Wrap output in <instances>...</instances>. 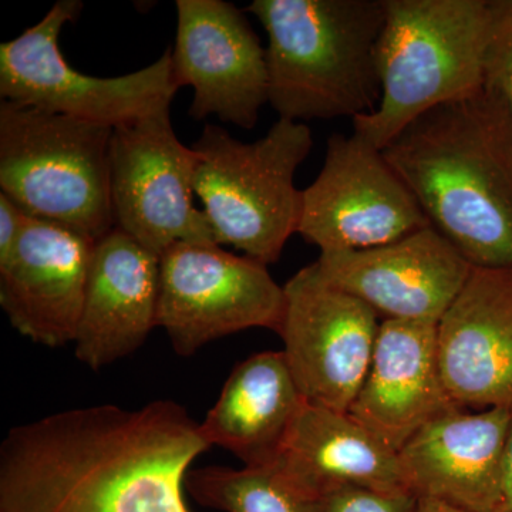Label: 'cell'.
Listing matches in <instances>:
<instances>
[{
  "label": "cell",
  "mask_w": 512,
  "mask_h": 512,
  "mask_svg": "<svg viewBox=\"0 0 512 512\" xmlns=\"http://www.w3.org/2000/svg\"><path fill=\"white\" fill-rule=\"evenodd\" d=\"M173 69L190 86V117L217 116L251 130L268 103L266 52L245 10L224 0H177Z\"/></svg>",
  "instance_id": "7c38bea8"
},
{
  "label": "cell",
  "mask_w": 512,
  "mask_h": 512,
  "mask_svg": "<svg viewBox=\"0 0 512 512\" xmlns=\"http://www.w3.org/2000/svg\"><path fill=\"white\" fill-rule=\"evenodd\" d=\"M320 271L383 320L439 323L473 265L433 227L363 251L322 252Z\"/></svg>",
  "instance_id": "4fadbf2b"
},
{
  "label": "cell",
  "mask_w": 512,
  "mask_h": 512,
  "mask_svg": "<svg viewBox=\"0 0 512 512\" xmlns=\"http://www.w3.org/2000/svg\"><path fill=\"white\" fill-rule=\"evenodd\" d=\"M160 256L114 227L94 245L77 360L97 372L136 352L158 323Z\"/></svg>",
  "instance_id": "ac0fdd59"
},
{
  "label": "cell",
  "mask_w": 512,
  "mask_h": 512,
  "mask_svg": "<svg viewBox=\"0 0 512 512\" xmlns=\"http://www.w3.org/2000/svg\"><path fill=\"white\" fill-rule=\"evenodd\" d=\"M417 497L407 491L345 487L322 500L323 512H414Z\"/></svg>",
  "instance_id": "603a6c76"
},
{
  "label": "cell",
  "mask_w": 512,
  "mask_h": 512,
  "mask_svg": "<svg viewBox=\"0 0 512 512\" xmlns=\"http://www.w3.org/2000/svg\"><path fill=\"white\" fill-rule=\"evenodd\" d=\"M490 13L483 92L512 124V0H490Z\"/></svg>",
  "instance_id": "7402d4cb"
},
{
  "label": "cell",
  "mask_w": 512,
  "mask_h": 512,
  "mask_svg": "<svg viewBox=\"0 0 512 512\" xmlns=\"http://www.w3.org/2000/svg\"><path fill=\"white\" fill-rule=\"evenodd\" d=\"M83 6L60 0L37 25L0 45L2 100L113 128L170 107L180 90L171 47L150 66L120 77L89 76L66 62L60 33Z\"/></svg>",
  "instance_id": "52a82bcc"
},
{
  "label": "cell",
  "mask_w": 512,
  "mask_h": 512,
  "mask_svg": "<svg viewBox=\"0 0 512 512\" xmlns=\"http://www.w3.org/2000/svg\"><path fill=\"white\" fill-rule=\"evenodd\" d=\"M437 325L382 320L365 382L348 412L396 453L431 420L457 407L441 377Z\"/></svg>",
  "instance_id": "e0dca14e"
},
{
  "label": "cell",
  "mask_w": 512,
  "mask_h": 512,
  "mask_svg": "<svg viewBox=\"0 0 512 512\" xmlns=\"http://www.w3.org/2000/svg\"><path fill=\"white\" fill-rule=\"evenodd\" d=\"M284 311V286L256 259L190 242L160 256L157 323L180 356L242 330L278 332Z\"/></svg>",
  "instance_id": "9c48e42d"
},
{
  "label": "cell",
  "mask_w": 512,
  "mask_h": 512,
  "mask_svg": "<svg viewBox=\"0 0 512 512\" xmlns=\"http://www.w3.org/2000/svg\"><path fill=\"white\" fill-rule=\"evenodd\" d=\"M96 241L28 215L8 264L0 268V306L20 335L60 348L76 339Z\"/></svg>",
  "instance_id": "5bb4252c"
},
{
  "label": "cell",
  "mask_w": 512,
  "mask_h": 512,
  "mask_svg": "<svg viewBox=\"0 0 512 512\" xmlns=\"http://www.w3.org/2000/svg\"><path fill=\"white\" fill-rule=\"evenodd\" d=\"M490 19V0H386L382 94L353 134L383 150L423 114L481 92Z\"/></svg>",
  "instance_id": "277c9868"
},
{
  "label": "cell",
  "mask_w": 512,
  "mask_h": 512,
  "mask_svg": "<svg viewBox=\"0 0 512 512\" xmlns=\"http://www.w3.org/2000/svg\"><path fill=\"white\" fill-rule=\"evenodd\" d=\"M278 332L284 355L306 402L348 413L372 362L379 315L343 291L318 262L286 282Z\"/></svg>",
  "instance_id": "8fae6325"
},
{
  "label": "cell",
  "mask_w": 512,
  "mask_h": 512,
  "mask_svg": "<svg viewBox=\"0 0 512 512\" xmlns=\"http://www.w3.org/2000/svg\"><path fill=\"white\" fill-rule=\"evenodd\" d=\"M271 464L318 500L345 487L410 493L396 451L349 413L306 400Z\"/></svg>",
  "instance_id": "d6986e66"
},
{
  "label": "cell",
  "mask_w": 512,
  "mask_h": 512,
  "mask_svg": "<svg viewBox=\"0 0 512 512\" xmlns=\"http://www.w3.org/2000/svg\"><path fill=\"white\" fill-rule=\"evenodd\" d=\"M191 147L198 156L195 194L215 242L274 264L298 234L303 190L296 187L295 174L311 153V128L279 119L264 137L245 143L207 124Z\"/></svg>",
  "instance_id": "5b68a950"
},
{
  "label": "cell",
  "mask_w": 512,
  "mask_h": 512,
  "mask_svg": "<svg viewBox=\"0 0 512 512\" xmlns=\"http://www.w3.org/2000/svg\"><path fill=\"white\" fill-rule=\"evenodd\" d=\"M494 512H512V424L501 476L500 497Z\"/></svg>",
  "instance_id": "d4e9b609"
},
{
  "label": "cell",
  "mask_w": 512,
  "mask_h": 512,
  "mask_svg": "<svg viewBox=\"0 0 512 512\" xmlns=\"http://www.w3.org/2000/svg\"><path fill=\"white\" fill-rule=\"evenodd\" d=\"M512 413L454 409L423 427L399 451L407 490L471 512H494L500 497Z\"/></svg>",
  "instance_id": "2e32d148"
},
{
  "label": "cell",
  "mask_w": 512,
  "mask_h": 512,
  "mask_svg": "<svg viewBox=\"0 0 512 512\" xmlns=\"http://www.w3.org/2000/svg\"><path fill=\"white\" fill-rule=\"evenodd\" d=\"M113 127L0 103V192L26 214L99 241L114 224Z\"/></svg>",
  "instance_id": "8992f818"
},
{
  "label": "cell",
  "mask_w": 512,
  "mask_h": 512,
  "mask_svg": "<svg viewBox=\"0 0 512 512\" xmlns=\"http://www.w3.org/2000/svg\"><path fill=\"white\" fill-rule=\"evenodd\" d=\"M382 153L471 265L512 269V124L483 90L423 114Z\"/></svg>",
  "instance_id": "7a4b0ae2"
},
{
  "label": "cell",
  "mask_w": 512,
  "mask_h": 512,
  "mask_svg": "<svg viewBox=\"0 0 512 512\" xmlns=\"http://www.w3.org/2000/svg\"><path fill=\"white\" fill-rule=\"evenodd\" d=\"M185 488L202 507L224 512H323L322 500L306 494L274 464L194 468Z\"/></svg>",
  "instance_id": "44dd1931"
},
{
  "label": "cell",
  "mask_w": 512,
  "mask_h": 512,
  "mask_svg": "<svg viewBox=\"0 0 512 512\" xmlns=\"http://www.w3.org/2000/svg\"><path fill=\"white\" fill-rule=\"evenodd\" d=\"M28 215L8 195L0 192V268L15 254Z\"/></svg>",
  "instance_id": "cb8c5ba5"
},
{
  "label": "cell",
  "mask_w": 512,
  "mask_h": 512,
  "mask_svg": "<svg viewBox=\"0 0 512 512\" xmlns=\"http://www.w3.org/2000/svg\"><path fill=\"white\" fill-rule=\"evenodd\" d=\"M431 227L382 150L335 133L322 170L303 190L298 234L322 252L363 251Z\"/></svg>",
  "instance_id": "30bf717a"
},
{
  "label": "cell",
  "mask_w": 512,
  "mask_h": 512,
  "mask_svg": "<svg viewBox=\"0 0 512 512\" xmlns=\"http://www.w3.org/2000/svg\"><path fill=\"white\" fill-rule=\"evenodd\" d=\"M170 107L114 127L109 153L114 224L158 256L178 242L217 244L194 205L197 153L175 134Z\"/></svg>",
  "instance_id": "ba28073f"
},
{
  "label": "cell",
  "mask_w": 512,
  "mask_h": 512,
  "mask_svg": "<svg viewBox=\"0 0 512 512\" xmlns=\"http://www.w3.org/2000/svg\"><path fill=\"white\" fill-rule=\"evenodd\" d=\"M268 36V103L305 123L367 116L379 104L386 0H254Z\"/></svg>",
  "instance_id": "3957f363"
},
{
  "label": "cell",
  "mask_w": 512,
  "mask_h": 512,
  "mask_svg": "<svg viewBox=\"0 0 512 512\" xmlns=\"http://www.w3.org/2000/svg\"><path fill=\"white\" fill-rule=\"evenodd\" d=\"M437 349L451 402L512 413V269L473 266L437 325Z\"/></svg>",
  "instance_id": "9a60e30c"
},
{
  "label": "cell",
  "mask_w": 512,
  "mask_h": 512,
  "mask_svg": "<svg viewBox=\"0 0 512 512\" xmlns=\"http://www.w3.org/2000/svg\"><path fill=\"white\" fill-rule=\"evenodd\" d=\"M303 403L284 352L256 353L234 367L201 434L245 466H266L278 457Z\"/></svg>",
  "instance_id": "ffe728a7"
},
{
  "label": "cell",
  "mask_w": 512,
  "mask_h": 512,
  "mask_svg": "<svg viewBox=\"0 0 512 512\" xmlns=\"http://www.w3.org/2000/svg\"><path fill=\"white\" fill-rule=\"evenodd\" d=\"M414 512H471L464 508L457 507L446 501L436 500V498L420 497L417 498L416 510Z\"/></svg>",
  "instance_id": "484cf974"
},
{
  "label": "cell",
  "mask_w": 512,
  "mask_h": 512,
  "mask_svg": "<svg viewBox=\"0 0 512 512\" xmlns=\"http://www.w3.org/2000/svg\"><path fill=\"white\" fill-rule=\"evenodd\" d=\"M210 447L170 400L52 414L2 441L0 512H190L185 477Z\"/></svg>",
  "instance_id": "6da1fadb"
}]
</instances>
